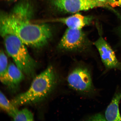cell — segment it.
Listing matches in <instances>:
<instances>
[{
	"instance_id": "6da1fadb",
	"label": "cell",
	"mask_w": 121,
	"mask_h": 121,
	"mask_svg": "<svg viewBox=\"0 0 121 121\" xmlns=\"http://www.w3.org/2000/svg\"><path fill=\"white\" fill-rule=\"evenodd\" d=\"M33 9L28 1L16 4L9 13L2 12L0 16L1 35H14L25 45L40 48L46 44L52 36L49 25L37 24L31 20Z\"/></svg>"
},
{
	"instance_id": "7a4b0ae2",
	"label": "cell",
	"mask_w": 121,
	"mask_h": 121,
	"mask_svg": "<svg viewBox=\"0 0 121 121\" xmlns=\"http://www.w3.org/2000/svg\"><path fill=\"white\" fill-rule=\"evenodd\" d=\"M57 81V76L54 68L49 66L35 77L26 91L18 95L11 102L16 107L40 102L53 90Z\"/></svg>"
},
{
	"instance_id": "3957f363",
	"label": "cell",
	"mask_w": 121,
	"mask_h": 121,
	"mask_svg": "<svg viewBox=\"0 0 121 121\" xmlns=\"http://www.w3.org/2000/svg\"><path fill=\"white\" fill-rule=\"evenodd\" d=\"M8 54L15 64L29 78L34 77L37 63L30 55L25 44L16 36L10 34L1 35Z\"/></svg>"
},
{
	"instance_id": "277c9868",
	"label": "cell",
	"mask_w": 121,
	"mask_h": 121,
	"mask_svg": "<svg viewBox=\"0 0 121 121\" xmlns=\"http://www.w3.org/2000/svg\"><path fill=\"white\" fill-rule=\"evenodd\" d=\"M67 81L71 89L81 94L89 95L95 92L91 73L85 66H77L71 69Z\"/></svg>"
},
{
	"instance_id": "5b68a950",
	"label": "cell",
	"mask_w": 121,
	"mask_h": 121,
	"mask_svg": "<svg viewBox=\"0 0 121 121\" xmlns=\"http://www.w3.org/2000/svg\"><path fill=\"white\" fill-rule=\"evenodd\" d=\"M54 8L64 13H76L97 7L106 6L97 0H51Z\"/></svg>"
},
{
	"instance_id": "8992f818",
	"label": "cell",
	"mask_w": 121,
	"mask_h": 121,
	"mask_svg": "<svg viewBox=\"0 0 121 121\" xmlns=\"http://www.w3.org/2000/svg\"><path fill=\"white\" fill-rule=\"evenodd\" d=\"M89 44L86 36L81 29L68 28L60 40V49L69 51H81Z\"/></svg>"
},
{
	"instance_id": "52a82bcc",
	"label": "cell",
	"mask_w": 121,
	"mask_h": 121,
	"mask_svg": "<svg viewBox=\"0 0 121 121\" xmlns=\"http://www.w3.org/2000/svg\"><path fill=\"white\" fill-rule=\"evenodd\" d=\"M106 70L117 69L121 71V63L117 59L114 51L102 35L94 42Z\"/></svg>"
},
{
	"instance_id": "ba28073f",
	"label": "cell",
	"mask_w": 121,
	"mask_h": 121,
	"mask_svg": "<svg viewBox=\"0 0 121 121\" xmlns=\"http://www.w3.org/2000/svg\"><path fill=\"white\" fill-rule=\"evenodd\" d=\"M93 19L92 16H85L78 13L68 17L57 18L50 21L64 24L68 28L82 29L91 24Z\"/></svg>"
},
{
	"instance_id": "9c48e42d",
	"label": "cell",
	"mask_w": 121,
	"mask_h": 121,
	"mask_svg": "<svg viewBox=\"0 0 121 121\" xmlns=\"http://www.w3.org/2000/svg\"><path fill=\"white\" fill-rule=\"evenodd\" d=\"M121 99V90L115 93L110 103L107 107L105 113L106 120L121 121V116L119 104Z\"/></svg>"
},
{
	"instance_id": "30bf717a",
	"label": "cell",
	"mask_w": 121,
	"mask_h": 121,
	"mask_svg": "<svg viewBox=\"0 0 121 121\" xmlns=\"http://www.w3.org/2000/svg\"><path fill=\"white\" fill-rule=\"evenodd\" d=\"M8 60L6 55L3 50L0 53V79L1 82L13 91L16 90L12 82L8 72Z\"/></svg>"
},
{
	"instance_id": "8fae6325",
	"label": "cell",
	"mask_w": 121,
	"mask_h": 121,
	"mask_svg": "<svg viewBox=\"0 0 121 121\" xmlns=\"http://www.w3.org/2000/svg\"><path fill=\"white\" fill-rule=\"evenodd\" d=\"M8 69L10 79L17 89L25 78V74L16 65L12 63L9 64Z\"/></svg>"
},
{
	"instance_id": "7c38bea8",
	"label": "cell",
	"mask_w": 121,
	"mask_h": 121,
	"mask_svg": "<svg viewBox=\"0 0 121 121\" xmlns=\"http://www.w3.org/2000/svg\"><path fill=\"white\" fill-rule=\"evenodd\" d=\"M0 107L12 118L19 110L17 107H15L11 102L9 101L1 91L0 93Z\"/></svg>"
},
{
	"instance_id": "4fadbf2b",
	"label": "cell",
	"mask_w": 121,
	"mask_h": 121,
	"mask_svg": "<svg viewBox=\"0 0 121 121\" xmlns=\"http://www.w3.org/2000/svg\"><path fill=\"white\" fill-rule=\"evenodd\" d=\"M13 118L14 121H33L34 119L32 113L26 108L18 110Z\"/></svg>"
},
{
	"instance_id": "5bb4252c",
	"label": "cell",
	"mask_w": 121,
	"mask_h": 121,
	"mask_svg": "<svg viewBox=\"0 0 121 121\" xmlns=\"http://www.w3.org/2000/svg\"><path fill=\"white\" fill-rule=\"evenodd\" d=\"M88 119H89V120L91 121L106 120L105 116H104L102 114L100 113L92 116L89 117Z\"/></svg>"
},
{
	"instance_id": "9a60e30c",
	"label": "cell",
	"mask_w": 121,
	"mask_h": 121,
	"mask_svg": "<svg viewBox=\"0 0 121 121\" xmlns=\"http://www.w3.org/2000/svg\"><path fill=\"white\" fill-rule=\"evenodd\" d=\"M107 2L112 7H121V0H108Z\"/></svg>"
},
{
	"instance_id": "2e32d148",
	"label": "cell",
	"mask_w": 121,
	"mask_h": 121,
	"mask_svg": "<svg viewBox=\"0 0 121 121\" xmlns=\"http://www.w3.org/2000/svg\"><path fill=\"white\" fill-rule=\"evenodd\" d=\"M97 0L100 2L105 3V2H107L108 0Z\"/></svg>"
},
{
	"instance_id": "e0dca14e",
	"label": "cell",
	"mask_w": 121,
	"mask_h": 121,
	"mask_svg": "<svg viewBox=\"0 0 121 121\" xmlns=\"http://www.w3.org/2000/svg\"><path fill=\"white\" fill-rule=\"evenodd\" d=\"M9 0L11 1H15L16 0Z\"/></svg>"
},
{
	"instance_id": "ac0fdd59",
	"label": "cell",
	"mask_w": 121,
	"mask_h": 121,
	"mask_svg": "<svg viewBox=\"0 0 121 121\" xmlns=\"http://www.w3.org/2000/svg\"></svg>"
}]
</instances>
